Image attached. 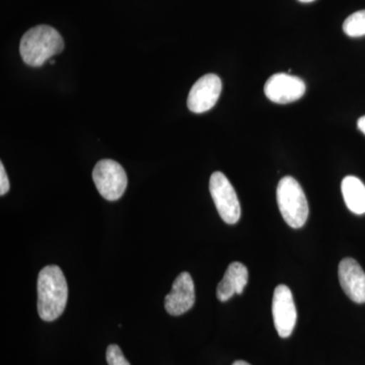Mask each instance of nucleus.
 Masks as SVG:
<instances>
[{
    "instance_id": "39448f33",
    "label": "nucleus",
    "mask_w": 365,
    "mask_h": 365,
    "mask_svg": "<svg viewBox=\"0 0 365 365\" xmlns=\"http://www.w3.org/2000/svg\"><path fill=\"white\" fill-rule=\"evenodd\" d=\"M211 197L220 217L227 225H235L241 218V204L237 192L225 175L215 172L209 181Z\"/></svg>"
},
{
    "instance_id": "f3484780",
    "label": "nucleus",
    "mask_w": 365,
    "mask_h": 365,
    "mask_svg": "<svg viewBox=\"0 0 365 365\" xmlns=\"http://www.w3.org/2000/svg\"><path fill=\"white\" fill-rule=\"evenodd\" d=\"M232 365H251L248 364V362L242 361V360H237V361L234 362Z\"/></svg>"
},
{
    "instance_id": "0eeeda50",
    "label": "nucleus",
    "mask_w": 365,
    "mask_h": 365,
    "mask_svg": "<svg viewBox=\"0 0 365 365\" xmlns=\"http://www.w3.org/2000/svg\"><path fill=\"white\" fill-rule=\"evenodd\" d=\"M222 83L220 76L209 73L196 81L189 93L187 105L190 111L201 114L215 107L222 93Z\"/></svg>"
},
{
    "instance_id": "9d476101",
    "label": "nucleus",
    "mask_w": 365,
    "mask_h": 365,
    "mask_svg": "<svg viewBox=\"0 0 365 365\" xmlns=\"http://www.w3.org/2000/svg\"><path fill=\"white\" fill-rule=\"evenodd\" d=\"M339 281L345 294L356 304L365 302V273L359 262L345 258L340 262Z\"/></svg>"
},
{
    "instance_id": "f8f14e48",
    "label": "nucleus",
    "mask_w": 365,
    "mask_h": 365,
    "mask_svg": "<svg viewBox=\"0 0 365 365\" xmlns=\"http://www.w3.org/2000/svg\"><path fill=\"white\" fill-rule=\"evenodd\" d=\"M343 198L346 206L354 215L365 213V185L361 180L354 176H347L341 184Z\"/></svg>"
},
{
    "instance_id": "f03ea898",
    "label": "nucleus",
    "mask_w": 365,
    "mask_h": 365,
    "mask_svg": "<svg viewBox=\"0 0 365 365\" xmlns=\"http://www.w3.org/2000/svg\"><path fill=\"white\" fill-rule=\"evenodd\" d=\"M64 42L54 28L47 25L34 26L26 31L20 44V53L28 66L40 67L54 55L63 51Z\"/></svg>"
},
{
    "instance_id": "6e6552de",
    "label": "nucleus",
    "mask_w": 365,
    "mask_h": 365,
    "mask_svg": "<svg viewBox=\"0 0 365 365\" xmlns=\"http://www.w3.org/2000/svg\"><path fill=\"white\" fill-rule=\"evenodd\" d=\"M264 93L271 102L289 104L299 100L306 93V83L297 76L276 73L268 79Z\"/></svg>"
},
{
    "instance_id": "9b49d317",
    "label": "nucleus",
    "mask_w": 365,
    "mask_h": 365,
    "mask_svg": "<svg viewBox=\"0 0 365 365\" xmlns=\"http://www.w3.org/2000/svg\"><path fill=\"white\" fill-rule=\"evenodd\" d=\"M249 271L244 264L234 262L228 266L222 280L218 283L216 297L220 302H227L235 294H242L248 284Z\"/></svg>"
},
{
    "instance_id": "4468645a",
    "label": "nucleus",
    "mask_w": 365,
    "mask_h": 365,
    "mask_svg": "<svg viewBox=\"0 0 365 365\" xmlns=\"http://www.w3.org/2000/svg\"><path fill=\"white\" fill-rule=\"evenodd\" d=\"M106 357H107V362L109 365H130L119 346L116 344H112L108 347Z\"/></svg>"
},
{
    "instance_id": "2eb2a0df",
    "label": "nucleus",
    "mask_w": 365,
    "mask_h": 365,
    "mask_svg": "<svg viewBox=\"0 0 365 365\" xmlns=\"http://www.w3.org/2000/svg\"><path fill=\"white\" fill-rule=\"evenodd\" d=\"M9 181L7 177L6 169H4V163H0V195H6L9 191Z\"/></svg>"
},
{
    "instance_id": "ddd939ff",
    "label": "nucleus",
    "mask_w": 365,
    "mask_h": 365,
    "mask_svg": "<svg viewBox=\"0 0 365 365\" xmlns=\"http://www.w3.org/2000/svg\"><path fill=\"white\" fill-rule=\"evenodd\" d=\"M343 30L349 37L357 38L365 36V9L348 16L343 24Z\"/></svg>"
},
{
    "instance_id": "20e7f679",
    "label": "nucleus",
    "mask_w": 365,
    "mask_h": 365,
    "mask_svg": "<svg viewBox=\"0 0 365 365\" xmlns=\"http://www.w3.org/2000/svg\"><path fill=\"white\" fill-rule=\"evenodd\" d=\"M93 180L98 193L109 201L121 198L128 184L123 167L113 160H100L93 168Z\"/></svg>"
},
{
    "instance_id": "7ed1b4c3",
    "label": "nucleus",
    "mask_w": 365,
    "mask_h": 365,
    "mask_svg": "<svg viewBox=\"0 0 365 365\" xmlns=\"http://www.w3.org/2000/svg\"><path fill=\"white\" fill-rule=\"evenodd\" d=\"M276 198L281 215L290 227L300 228L306 225L309 204L304 190L294 178L287 176L280 180Z\"/></svg>"
},
{
    "instance_id": "f257e3e1",
    "label": "nucleus",
    "mask_w": 365,
    "mask_h": 365,
    "mask_svg": "<svg viewBox=\"0 0 365 365\" xmlns=\"http://www.w3.org/2000/svg\"><path fill=\"white\" fill-rule=\"evenodd\" d=\"M68 299L66 276L58 266H46L38 277V313L45 322L55 321L63 314Z\"/></svg>"
},
{
    "instance_id": "dca6fc26",
    "label": "nucleus",
    "mask_w": 365,
    "mask_h": 365,
    "mask_svg": "<svg viewBox=\"0 0 365 365\" xmlns=\"http://www.w3.org/2000/svg\"><path fill=\"white\" fill-rule=\"evenodd\" d=\"M357 126L362 133L365 135V116L359 118V122H357Z\"/></svg>"
},
{
    "instance_id": "423d86ee",
    "label": "nucleus",
    "mask_w": 365,
    "mask_h": 365,
    "mask_svg": "<svg viewBox=\"0 0 365 365\" xmlns=\"http://www.w3.org/2000/svg\"><path fill=\"white\" fill-rule=\"evenodd\" d=\"M272 314L278 335L281 338L290 337L297 325V312L294 295L287 285H278L274 290Z\"/></svg>"
},
{
    "instance_id": "1a4fd4ad",
    "label": "nucleus",
    "mask_w": 365,
    "mask_h": 365,
    "mask_svg": "<svg viewBox=\"0 0 365 365\" xmlns=\"http://www.w3.org/2000/svg\"><path fill=\"white\" fill-rule=\"evenodd\" d=\"M195 304V287L188 272H182L173 283L172 290L165 297V311L170 316H181Z\"/></svg>"
},
{
    "instance_id": "a211bd4d",
    "label": "nucleus",
    "mask_w": 365,
    "mask_h": 365,
    "mask_svg": "<svg viewBox=\"0 0 365 365\" xmlns=\"http://www.w3.org/2000/svg\"><path fill=\"white\" fill-rule=\"evenodd\" d=\"M300 2H304V4H309V2H313L314 0H299Z\"/></svg>"
}]
</instances>
